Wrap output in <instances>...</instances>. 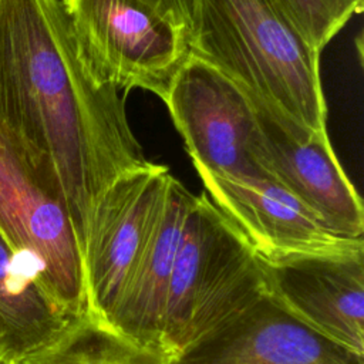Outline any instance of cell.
Listing matches in <instances>:
<instances>
[{
  "mask_svg": "<svg viewBox=\"0 0 364 364\" xmlns=\"http://www.w3.org/2000/svg\"><path fill=\"white\" fill-rule=\"evenodd\" d=\"M0 127L64 203L80 253L102 195L148 161L119 91L85 68L63 0H0Z\"/></svg>",
  "mask_w": 364,
  "mask_h": 364,
  "instance_id": "6da1fadb",
  "label": "cell"
},
{
  "mask_svg": "<svg viewBox=\"0 0 364 364\" xmlns=\"http://www.w3.org/2000/svg\"><path fill=\"white\" fill-rule=\"evenodd\" d=\"M189 47L289 135L328 134L320 53L272 0H196Z\"/></svg>",
  "mask_w": 364,
  "mask_h": 364,
  "instance_id": "7a4b0ae2",
  "label": "cell"
},
{
  "mask_svg": "<svg viewBox=\"0 0 364 364\" xmlns=\"http://www.w3.org/2000/svg\"><path fill=\"white\" fill-rule=\"evenodd\" d=\"M264 291L249 239L205 191L193 195L169 277L161 348L176 355Z\"/></svg>",
  "mask_w": 364,
  "mask_h": 364,
  "instance_id": "3957f363",
  "label": "cell"
},
{
  "mask_svg": "<svg viewBox=\"0 0 364 364\" xmlns=\"http://www.w3.org/2000/svg\"><path fill=\"white\" fill-rule=\"evenodd\" d=\"M85 68L101 85L162 101L191 53L188 31L159 0H63Z\"/></svg>",
  "mask_w": 364,
  "mask_h": 364,
  "instance_id": "277c9868",
  "label": "cell"
},
{
  "mask_svg": "<svg viewBox=\"0 0 364 364\" xmlns=\"http://www.w3.org/2000/svg\"><path fill=\"white\" fill-rule=\"evenodd\" d=\"M0 235L60 306L75 317L87 314L82 260L70 215L1 127Z\"/></svg>",
  "mask_w": 364,
  "mask_h": 364,
  "instance_id": "5b68a950",
  "label": "cell"
},
{
  "mask_svg": "<svg viewBox=\"0 0 364 364\" xmlns=\"http://www.w3.org/2000/svg\"><path fill=\"white\" fill-rule=\"evenodd\" d=\"M171 172L146 161L119 176L98 202L81 246L87 316L109 326L156 223Z\"/></svg>",
  "mask_w": 364,
  "mask_h": 364,
  "instance_id": "8992f818",
  "label": "cell"
},
{
  "mask_svg": "<svg viewBox=\"0 0 364 364\" xmlns=\"http://www.w3.org/2000/svg\"><path fill=\"white\" fill-rule=\"evenodd\" d=\"M164 102L196 172H259L249 155L257 128L256 109L212 64L189 53Z\"/></svg>",
  "mask_w": 364,
  "mask_h": 364,
  "instance_id": "52a82bcc",
  "label": "cell"
},
{
  "mask_svg": "<svg viewBox=\"0 0 364 364\" xmlns=\"http://www.w3.org/2000/svg\"><path fill=\"white\" fill-rule=\"evenodd\" d=\"M259 259L269 296L321 336L364 355V247Z\"/></svg>",
  "mask_w": 364,
  "mask_h": 364,
  "instance_id": "ba28073f",
  "label": "cell"
},
{
  "mask_svg": "<svg viewBox=\"0 0 364 364\" xmlns=\"http://www.w3.org/2000/svg\"><path fill=\"white\" fill-rule=\"evenodd\" d=\"M256 114L257 128L249 155L257 171L294 196L334 235L363 239V202L337 159L328 134L300 141L263 112L256 109Z\"/></svg>",
  "mask_w": 364,
  "mask_h": 364,
  "instance_id": "9c48e42d",
  "label": "cell"
},
{
  "mask_svg": "<svg viewBox=\"0 0 364 364\" xmlns=\"http://www.w3.org/2000/svg\"><path fill=\"white\" fill-rule=\"evenodd\" d=\"M169 363L364 364V355L321 336L264 291L171 357Z\"/></svg>",
  "mask_w": 364,
  "mask_h": 364,
  "instance_id": "30bf717a",
  "label": "cell"
},
{
  "mask_svg": "<svg viewBox=\"0 0 364 364\" xmlns=\"http://www.w3.org/2000/svg\"><path fill=\"white\" fill-rule=\"evenodd\" d=\"M210 200L243 232L257 255L336 253L364 247L334 235L294 196L262 173L198 172Z\"/></svg>",
  "mask_w": 364,
  "mask_h": 364,
  "instance_id": "8fae6325",
  "label": "cell"
},
{
  "mask_svg": "<svg viewBox=\"0 0 364 364\" xmlns=\"http://www.w3.org/2000/svg\"><path fill=\"white\" fill-rule=\"evenodd\" d=\"M192 199L171 176L156 223L111 317L109 327L139 344L161 348L169 277Z\"/></svg>",
  "mask_w": 364,
  "mask_h": 364,
  "instance_id": "7c38bea8",
  "label": "cell"
},
{
  "mask_svg": "<svg viewBox=\"0 0 364 364\" xmlns=\"http://www.w3.org/2000/svg\"><path fill=\"white\" fill-rule=\"evenodd\" d=\"M80 318L43 289L0 235V358L23 364L58 343Z\"/></svg>",
  "mask_w": 364,
  "mask_h": 364,
  "instance_id": "4fadbf2b",
  "label": "cell"
},
{
  "mask_svg": "<svg viewBox=\"0 0 364 364\" xmlns=\"http://www.w3.org/2000/svg\"><path fill=\"white\" fill-rule=\"evenodd\" d=\"M23 364H171L158 347L139 344L82 316L53 347Z\"/></svg>",
  "mask_w": 364,
  "mask_h": 364,
  "instance_id": "5bb4252c",
  "label": "cell"
},
{
  "mask_svg": "<svg viewBox=\"0 0 364 364\" xmlns=\"http://www.w3.org/2000/svg\"><path fill=\"white\" fill-rule=\"evenodd\" d=\"M272 3L320 54L347 21L363 10V0H272Z\"/></svg>",
  "mask_w": 364,
  "mask_h": 364,
  "instance_id": "9a60e30c",
  "label": "cell"
},
{
  "mask_svg": "<svg viewBox=\"0 0 364 364\" xmlns=\"http://www.w3.org/2000/svg\"><path fill=\"white\" fill-rule=\"evenodd\" d=\"M159 1L191 36L195 9H196V0H159Z\"/></svg>",
  "mask_w": 364,
  "mask_h": 364,
  "instance_id": "2e32d148",
  "label": "cell"
},
{
  "mask_svg": "<svg viewBox=\"0 0 364 364\" xmlns=\"http://www.w3.org/2000/svg\"><path fill=\"white\" fill-rule=\"evenodd\" d=\"M0 364H6V363H4V361L0 358Z\"/></svg>",
  "mask_w": 364,
  "mask_h": 364,
  "instance_id": "e0dca14e",
  "label": "cell"
}]
</instances>
